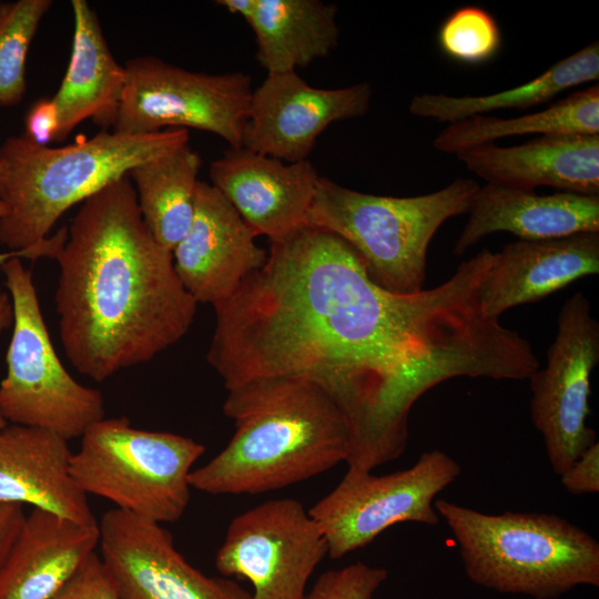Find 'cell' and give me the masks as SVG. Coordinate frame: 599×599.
<instances>
[{"instance_id":"cell-28","label":"cell","mask_w":599,"mask_h":599,"mask_svg":"<svg viewBox=\"0 0 599 599\" xmlns=\"http://www.w3.org/2000/svg\"><path fill=\"white\" fill-rule=\"evenodd\" d=\"M437 43L448 59L478 65L498 54L502 35L498 22L487 10L469 4L456 9L443 21Z\"/></svg>"},{"instance_id":"cell-5","label":"cell","mask_w":599,"mask_h":599,"mask_svg":"<svg viewBox=\"0 0 599 599\" xmlns=\"http://www.w3.org/2000/svg\"><path fill=\"white\" fill-rule=\"evenodd\" d=\"M434 506L456 540L467 577L478 586L534 599L599 586L598 541L562 517L485 514L446 499Z\"/></svg>"},{"instance_id":"cell-20","label":"cell","mask_w":599,"mask_h":599,"mask_svg":"<svg viewBox=\"0 0 599 599\" xmlns=\"http://www.w3.org/2000/svg\"><path fill=\"white\" fill-rule=\"evenodd\" d=\"M468 220L453 254L461 256L495 232L522 241H542L599 233V196L568 192L538 195L535 191L485 184L474 196Z\"/></svg>"},{"instance_id":"cell-27","label":"cell","mask_w":599,"mask_h":599,"mask_svg":"<svg viewBox=\"0 0 599 599\" xmlns=\"http://www.w3.org/2000/svg\"><path fill=\"white\" fill-rule=\"evenodd\" d=\"M50 0L0 3V106H12L26 94V59Z\"/></svg>"},{"instance_id":"cell-32","label":"cell","mask_w":599,"mask_h":599,"mask_svg":"<svg viewBox=\"0 0 599 599\" xmlns=\"http://www.w3.org/2000/svg\"><path fill=\"white\" fill-rule=\"evenodd\" d=\"M24 134L37 144L49 145L55 141L59 120L52 98L38 100L31 105L24 119Z\"/></svg>"},{"instance_id":"cell-14","label":"cell","mask_w":599,"mask_h":599,"mask_svg":"<svg viewBox=\"0 0 599 599\" xmlns=\"http://www.w3.org/2000/svg\"><path fill=\"white\" fill-rule=\"evenodd\" d=\"M372 97L367 82L319 89L296 71L267 74L252 92L242 148L288 163L308 160L319 134L331 123L365 115Z\"/></svg>"},{"instance_id":"cell-38","label":"cell","mask_w":599,"mask_h":599,"mask_svg":"<svg viewBox=\"0 0 599 599\" xmlns=\"http://www.w3.org/2000/svg\"><path fill=\"white\" fill-rule=\"evenodd\" d=\"M6 424H7V422L3 419V417H2L1 414H0V428H1L2 426H4Z\"/></svg>"},{"instance_id":"cell-31","label":"cell","mask_w":599,"mask_h":599,"mask_svg":"<svg viewBox=\"0 0 599 599\" xmlns=\"http://www.w3.org/2000/svg\"><path fill=\"white\" fill-rule=\"evenodd\" d=\"M565 489L572 495L599 491V444L588 447L562 474L559 475Z\"/></svg>"},{"instance_id":"cell-22","label":"cell","mask_w":599,"mask_h":599,"mask_svg":"<svg viewBox=\"0 0 599 599\" xmlns=\"http://www.w3.org/2000/svg\"><path fill=\"white\" fill-rule=\"evenodd\" d=\"M73 40L69 65L52 97L58 111L55 141L64 140L90 119L104 130L113 128L120 109L124 65L113 57L95 11L85 0L71 1Z\"/></svg>"},{"instance_id":"cell-23","label":"cell","mask_w":599,"mask_h":599,"mask_svg":"<svg viewBox=\"0 0 599 599\" xmlns=\"http://www.w3.org/2000/svg\"><path fill=\"white\" fill-rule=\"evenodd\" d=\"M337 7L321 0H255L247 19L267 74L305 68L337 45Z\"/></svg>"},{"instance_id":"cell-8","label":"cell","mask_w":599,"mask_h":599,"mask_svg":"<svg viewBox=\"0 0 599 599\" xmlns=\"http://www.w3.org/2000/svg\"><path fill=\"white\" fill-rule=\"evenodd\" d=\"M12 305V335L0 383V414L8 424L49 430L68 441L104 418V398L61 363L47 328L32 272L13 257L1 267Z\"/></svg>"},{"instance_id":"cell-19","label":"cell","mask_w":599,"mask_h":599,"mask_svg":"<svg viewBox=\"0 0 599 599\" xmlns=\"http://www.w3.org/2000/svg\"><path fill=\"white\" fill-rule=\"evenodd\" d=\"M72 456L69 441L57 434L7 423L0 428V500L97 522L71 474Z\"/></svg>"},{"instance_id":"cell-15","label":"cell","mask_w":599,"mask_h":599,"mask_svg":"<svg viewBox=\"0 0 599 599\" xmlns=\"http://www.w3.org/2000/svg\"><path fill=\"white\" fill-rule=\"evenodd\" d=\"M226 197L199 181L191 225L172 251L175 272L186 292L213 306L229 300L267 252Z\"/></svg>"},{"instance_id":"cell-29","label":"cell","mask_w":599,"mask_h":599,"mask_svg":"<svg viewBox=\"0 0 599 599\" xmlns=\"http://www.w3.org/2000/svg\"><path fill=\"white\" fill-rule=\"evenodd\" d=\"M387 577L385 568L357 561L322 573L303 599H372Z\"/></svg>"},{"instance_id":"cell-6","label":"cell","mask_w":599,"mask_h":599,"mask_svg":"<svg viewBox=\"0 0 599 599\" xmlns=\"http://www.w3.org/2000/svg\"><path fill=\"white\" fill-rule=\"evenodd\" d=\"M480 185L458 177L417 196H385L351 190L319 177L307 225L327 230L349 244L369 278L396 294L424 290L427 252L438 229L469 212Z\"/></svg>"},{"instance_id":"cell-33","label":"cell","mask_w":599,"mask_h":599,"mask_svg":"<svg viewBox=\"0 0 599 599\" xmlns=\"http://www.w3.org/2000/svg\"><path fill=\"white\" fill-rule=\"evenodd\" d=\"M26 517L23 505L0 500V571L22 530Z\"/></svg>"},{"instance_id":"cell-18","label":"cell","mask_w":599,"mask_h":599,"mask_svg":"<svg viewBox=\"0 0 599 599\" xmlns=\"http://www.w3.org/2000/svg\"><path fill=\"white\" fill-rule=\"evenodd\" d=\"M598 273L599 233L508 243L494 253L481 287V308L486 316L499 319L515 306L542 300Z\"/></svg>"},{"instance_id":"cell-7","label":"cell","mask_w":599,"mask_h":599,"mask_svg":"<svg viewBox=\"0 0 599 599\" xmlns=\"http://www.w3.org/2000/svg\"><path fill=\"white\" fill-rule=\"evenodd\" d=\"M205 447L193 438L135 428L125 417L92 424L71 474L87 495L155 524L175 522L190 501V476Z\"/></svg>"},{"instance_id":"cell-3","label":"cell","mask_w":599,"mask_h":599,"mask_svg":"<svg viewBox=\"0 0 599 599\" xmlns=\"http://www.w3.org/2000/svg\"><path fill=\"white\" fill-rule=\"evenodd\" d=\"M227 445L193 469L191 487L210 495H256L307 480L346 461L347 416L328 388L305 375L248 380L226 389Z\"/></svg>"},{"instance_id":"cell-34","label":"cell","mask_w":599,"mask_h":599,"mask_svg":"<svg viewBox=\"0 0 599 599\" xmlns=\"http://www.w3.org/2000/svg\"><path fill=\"white\" fill-rule=\"evenodd\" d=\"M7 209L4 203L0 200V219L4 216ZM68 235V229L63 227L52 236H49L43 242L23 250H10L8 252L0 253V267L13 257L28 258L35 261L42 257L55 258L61 251Z\"/></svg>"},{"instance_id":"cell-30","label":"cell","mask_w":599,"mask_h":599,"mask_svg":"<svg viewBox=\"0 0 599 599\" xmlns=\"http://www.w3.org/2000/svg\"><path fill=\"white\" fill-rule=\"evenodd\" d=\"M52 599H122L100 556L94 552Z\"/></svg>"},{"instance_id":"cell-1","label":"cell","mask_w":599,"mask_h":599,"mask_svg":"<svg viewBox=\"0 0 599 599\" xmlns=\"http://www.w3.org/2000/svg\"><path fill=\"white\" fill-rule=\"evenodd\" d=\"M488 271L476 254L438 286L396 294L343 238L305 225L270 241L264 265L213 306L206 358L226 389L281 375L323 383L349 422L347 463L374 469L403 454L428 390L506 374L511 333L480 304Z\"/></svg>"},{"instance_id":"cell-26","label":"cell","mask_w":599,"mask_h":599,"mask_svg":"<svg viewBox=\"0 0 599 599\" xmlns=\"http://www.w3.org/2000/svg\"><path fill=\"white\" fill-rule=\"evenodd\" d=\"M524 134H599V85L573 92L539 112L511 119L481 114L449 123L433 144L438 151L456 155L504 138Z\"/></svg>"},{"instance_id":"cell-37","label":"cell","mask_w":599,"mask_h":599,"mask_svg":"<svg viewBox=\"0 0 599 599\" xmlns=\"http://www.w3.org/2000/svg\"><path fill=\"white\" fill-rule=\"evenodd\" d=\"M3 180H4V163H3V159L0 152V194L3 186Z\"/></svg>"},{"instance_id":"cell-4","label":"cell","mask_w":599,"mask_h":599,"mask_svg":"<svg viewBox=\"0 0 599 599\" xmlns=\"http://www.w3.org/2000/svg\"><path fill=\"white\" fill-rule=\"evenodd\" d=\"M189 143V131L165 129L146 134L103 130L65 146L40 145L24 133L0 148L4 180L0 200V243L10 250L34 246L49 237L59 219L110 183L150 160Z\"/></svg>"},{"instance_id":"cell-17","label":"cell","mask_w":599,"mask_h":599,"mask_svg":"<svg viewBox=\"0 0 599 599\" xmlns=\"http://www.w3.org/2000/svg\"><path fill=\"white\" fill-rule=\"evenodd\" d=\"M456 156L486 184L599 196V134L541 135L519 145L476 146Z\"/></svg>"},{"instance_id":"cell-16","label":"cell","mask_w":599,"mask_h":599,"mask_svg":"<svg viewBox=\"0 0 599 599\" xmlns=\"http://www.w3.org/2000/svg\"><path fill=\"white\" fill-rule=\"evenodd\" d=\"M319 177L308 160L288 163L244 148L229 149L210 166L211 184L255 236L270 241L307 225Z\"/></svg>"},{"instance_id":"cell-36","label":"cell","mask_w":599,"mask_h":599,"mask_svg":"<svg viewBox=\"0 0 599 599\" xmlns=\"http://www.w3.org/2000/svg\"><path fill=\"white\" fill-rule=\"evenodd\" d=\"M12 323V305L9 293L0 290V335Z\"/></svg>"},{"instance_id":"cell-12","label":"cell","mask_w":599,"mask_h":599,"mask_svg":"<svg viewBox=\"0 0 599 599\" xmlns=\"http://www.w3.org/2000/svg\"><path fill=\"white\" fill-rule=\"evenodd\" d=\"M326 555V539L309 511L296 499L282 498L232 519L215 566L225 577L247 579L251 599H303Z\"/></svg>"},{"instance_id":"cell-10","label":"cell","mask_w":599,"mask_h":599,"mask_svg":"<svg viewBox=\"0 0 599 599\" xmlns=\"http://www.w3.org/2000/svg\"><path fill=\"white\" fill-rule=\"evenodd\" d=\"M460 473L459 464L440 449L424 451L412 467L383 476L347 468L308 511L326 539L328 556L339 559L394 525H438L435 498Z\"/></svg>"},{"instance_id":"cell-24","label":"cell","mask_w":599,"mask_h":599,"mask_svg":"<svg viewBox=\"0 0 599 599\" xmlns=\"http://www.w3.org/2000/svg\"><path fill=\"white\" fill-rule=\"evenodd\" d=\"M598 78L599 43L596 41L520 85L484 95L417 94L410 100L408 110L415 116L454 123L502 109L532 108L570 88L593 82Z\"/></svg>"},{"instance_id":"cell-11","label":"cell","mask_w":599,"mask_h":599,"mask_svg":"<svg viewBox=\"0 0 599 599\" xmlns=\"http://www.w3.org/2000/svg\"><path fill=\"white\" fill-rule=\"evenodd\" d=\"M598 362L599 323L588 297L577 292L560 307L545 367L528 378L531 422L558 476L597 441L587 418L590 377Z\"/></svg>"},{"instance_id":"cell-2","label":"cell","mask_w":599,"mask_h":599,"mask_svg":"<svg viewBox=\"0 0 599 599\" xmlns=\"http://www.w3.org/2000/svg\"><path fill=\"white\" fill-rule=\"evenodd\" d=\"M55 260L61 344L94 382L152 361L193 324L197 303L144 224L129 175L82 203Z\"/></svg>"},{"instance_id":"cell-21","label":"cell","mask_w":599,"mask_h":599,"mask_svg":"<svg viewBox=\"0 0 599 599\" xmlns=\"http://www.w3.org/2000/svg\"><path fill=\"white\" fill-rule=\"evenodd\" d=\"M97 522L33 508L0 571V599H52L99 546Z\"/></svg>"},{"instance_id":"cell-25","label":"cell","mask_w":599,"mask_h":599,"mask_svg":"<svg viewBox=\"0 0 599 599\" xmlns=\"http://www.w3.org/2000/svg\"><path fill=\"white\" fill-rule=\"evenodd\" d=\"M201 164V156L187 143L128 174L144 224L155 241L171 252L193 220Z\"/></svg>"},{"instance_id":"cell-35","label":"cell","mask_w":599,"mask_h":599,"mask_svg":"<svg viewBox=\"0 0 599 599\" xmlns=\"http://www.w3.org/2000/svg\"><path fill=\"white\" fill-rule=\"evenodd\" d=\"M216 3L231 13L242 17L245 21L251 17L255 0H219Z\"/></svg>"},{"instance_id":"cell-9","label":"cell","mask_w":599,"mask_h":599,"mask_svg":"<svg viewBox=\"0 0 599 599\" xmlns=\"http://www.w3.org/2000/svg\"><path fill=\"white\" fill-rule=\"evenodd\" d=\"M124 70L113 132L195 129L220 136L230 149L242 148L253 92L248 74L193 72L150 55L128 60Z\"/></svg>"},{"instance_id":"cell-13","label":"cell","mask_w":599,"mask_h":599,"mask_svg":"<svg viewBox=\"0 0 599 599\" xmlns=\"http://www.w3.org/2000/svg\"><path fill=\"white\" fill-rule=\"evenodd\" d=\"M98 525L99 556L122 599H251L236 582L190 565L160 524L112 508Z\"/></svg>"}]
</instances>
